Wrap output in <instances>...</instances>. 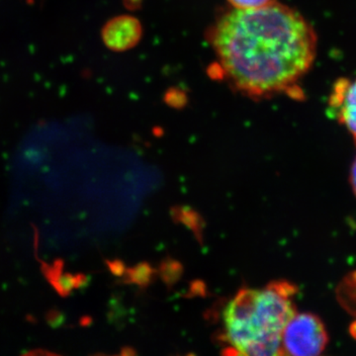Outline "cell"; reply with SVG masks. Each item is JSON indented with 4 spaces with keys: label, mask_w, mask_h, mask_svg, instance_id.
I'll list each match as a JSON object with an SVG mask.
<instances>
[{
    "label": "cell",
    "mask_w": 356,
    "mask_h": 356,
    "mask_svg": "<svg viewBox=\"0 0 356 356\" xmlns=\"http://www.w3.org/2000/svg\"><path fill=\"white\" fill-rule=\"evenodd\" d=\"M211 40L222 74L243 95L303 96L299 81L314 64L317 36L296 9L274 0L259 8H234L217 21Z\"/></svg>",
    "instance_id": "6da1fadb"
},
{
    "label": "cell",
    "mask_w": 356,
    "mask_h": 356,
    "mask_svg": "<svg viewBox=\"0 0 356 356\" xmlns=\"http://www.w3.org/2000/svg\"><path fill=\"white\" fill-rule=\"evenodd\" d=\"M296 294L297 288L287 281L236 293L222 313L229 351L248 356L282 355L283 332L297 313Z\"/></svg>",
    "instance_id": "7a4b0ae2"
},
{
    "label": "cell",
    "mask_w": 356,
    "mask_h": 356,
    "mask_svg": "<svg viewBox=\"0 0 356 356\" xmlns=\"http://www.w3.org/2000/svg\"><path fill=\"white\" fill-rule=\"evenodd\" d=\"M327 343L329 337L320 318L311 313H296L283 332L281 353L282 355H320Z\"/></svg>",
    "instance_id": "3957f363"
},
{
    "label": "cell",
    "mask_w": 356,
    "mask_h": 356,
    "mask_svg": "<svg viewBox=\"0 0 356 356\" xmlns=\"http://www.w3.org/2000/svg\"><path fill=\"white\" fill-rule=\"evenodd\" d=\"M327 105L332 117L348 129L356 145V77L337 81Z\"/></svg>",
    "instance_id": "277c9868"
},
{
    "label": "cell",
    "mask_w": 356,
    "mask_h": 356,
    "mask_svg": "<svg viewBox=\"0 0 356 356\" xmlns=\"http://www.w3.org/2000/svg\"><path fill=\"white\" fill-rule=\"evenodd\" d=\"M142 32V25L135 17L118 16L103 28V41L111 50L126 51L139 43Z\"/></svg>",
    "instance_id": "5b68a950"
},
{
    "label": "cell",
    "mask_w": 356,
    "mask_h": 356,
    "mask_svg": "<svg viewBox=\"0 0 356 356\" xmlns=\"http://www.w3.org/2000/svg\"><path fill=\"white\" fill-rule=\"evenodd\" d=\"M273 0H229L235 9H254L266 6Z\"/></svg>",
    "instance_id": "8992f818"
},
{
    "label": "cell",
    "mask_w": 356,
    "mask_h": 356,
    "mask_svg": "<svg viewBox=\"0 0 356 356\" xmlns=\"http://www.w3.org/2000/svg\"><path fill=\"white\" fill-rule=\"evenodd\" d=\"M350 184L351 186H353V192H355L356 195V158L355 159V163H353V166H351Z\"/></svg>",
    "instance_id": "52a82bcc"
}]
</instances>
